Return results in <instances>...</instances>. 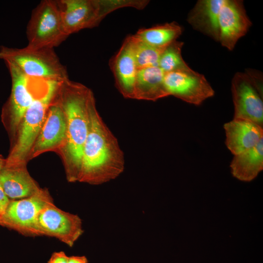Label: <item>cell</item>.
I'll return each instance as SVG.
<instances>
[{"label":"cell","instance_id":"obj_9","mask_svg":"<svg viewBox=\"0 0 263 263\" xmlns=\"http://www.w3.org/2000/svg\"><path fill=\"white\" fill-rule=\"evenodd\" d=\"M37 228L39 235L55 237L70 247L83 233L80 217L59 209L53 201L40 211L37 218Z\"/></svg>","mask_w":263,"mask_h":263},{"label":"cell","instance_id":"obj_24","mask_svg":"<svg viewBox=\"0 0 263 263\" xmlns=\"http://www.w3.org/2000/svg\"><path fill=\"white\" fill-rule=\"evenodd\" d=\"M10 199L6 195L4 192L1 185L0 183V212L3 215L5 211L10 202Z\"/></svg>","mask_w":263,"mask_h":263},{"label":"cell","instance_id":"obj_15","mask_svg":"<svg viewBox=\"0 0 263 263\" xmlns=\"http://www.w3.org/2000/svg\"><path fill=\"white\" fill-rule=\"evenodd\" d=\"M225 144L233 154L250 149L263 139V127L250 120L233 119L224 125Z\"/></svg>","mask_w":263,"mask_h":263},{"label":"cell","instance_id":"obj_19","mask_svg":"<svg viewBox=\"0 0 263 263\" xmlns=\"http://www.w3.org/2000/svg\"><path fill=\"white\" fill-rule=\"evenodd\" d=\"M230 168L237 179L244 181L254 179L263 169V139L254 147L235 155Z\"/></svg>","mask_w":263,"mask_h":263},{"label":"cell","instance_id":"obj_17","mask_svg":"<svg viewBox=\"0 0 263 263\" xmlns=\"http://www.w3.org/2000/svg\"><path fill=\"white\" fill-rule=\"evenodd\" d=\"M224 0H200L189 13L188 21L196 30L220 41L218 18Z\"/></svg>","mask_w":263,"mask_h":263},{"label":"cell","instance_id":"obj_21","mask_svg":"<svg viewBox=\"0 0 263 263\" xmlns=\"http://www.w3.org/2000/svg\"><path fill=\"white\" fill-rule=\"evenodd\" d=\"M137 69L158 66L160 56L165 49L151 46L134 35L130 36Z\"/></svg>","mask_w":263,"mask_h":263},{"label":"cell","instance_id":"obj_25","mask_svg":"<svg viewBox=\"0 0 263 263\" xmlns=\"http://www.w3.org/2000/svg\"><path fill=\"white\" fill-rule=\"evenodd\" d=\"M68 263H88V261L84 256H69Z\"/></svg>","mask_w":263,"mask_h":263},{"label":"cell","instance_id":"obj_16","mask_svg":"<svg viewBox=\"0 0 263 263\" xmlns=\"http://www.w3.org/2000/svg\"><path fill=\"white\" fill-rule=\"evenodd\" d=\"M0 183L6 195L12 200L28 197L41 189L25 165L5 166L0 172Z\"/></svg>","mask_w":263,"mask_h":263},{"label":"cell","instance_id":"obj_5","mask_svg":"<svg viewBox=\"0 0 263 263\" xmlns=\"http://www.w3.org/2000/svg\"><path fill=\"white\" fill-rule=\"evenodd\" d=\"M28 44L31 49L54 48L69 36L62 24L57 0H43L33 10L26 28Z\"/></svg>","mask_w":263,"mask_h":263},{"label":"cell","instance_id":"obj_11","mask_svg":"<svg viewBox=\"0 0 263 263\" xmlns=\"http://www.w3.org/2000/svg\"><path fill=\"white\" fill-rule=\"evenodd\" d=\"M5 62L12 80L11 93L5 111L9 117L11 131L15 133L25 112L36 98L44 91L46 85L42 91L35 92L31 84L34 78L27 76L13 64L7 61Z\"/></svg>","mask_w":263,"mask_h":263},{"label":"cell","instance_id":"obj_14","mask_svg":"<svg viewBox=\"0 0 263 263\" xmlns=\"http://www.w3.org/2000/svg\"><path fill=\"white\" fill-rule=\"evenodd\" d=\"M115 85L124 97L133 99L137 68L133 53L131 37L124 41L117 53L110 61Z\"/></svg>","mask_w":263,"mask_h":263},{"label":"cell","instance_id":"obj_12","mask_svg":"<svg viewBox=\"0 0 263 263\" xmlns=\"http://www.w3.org/2000/svg\"><path fill=\"white\" fill-rule=\"evenodd\" d=\"M218 22L219 41L229 50L234 49L237 41L246 34L251 25L243 1L237 0H224Z\"/></svg>","mask_w":263,"mask_h":263},{"label":"cell","instance_id":"obj_23","mask_svg":"<svg viewBox=\"0 0 263 263\" xmlns=\"http://www.w3.org/2000/svg\"><path fill=\"white\" fill-rule=\"evenodd\" d=\"M68 258L63 251L55 252L52 253L47 263H68Z\"/></svg>","mask_w":263,"mask_h":263},{"label":"cell","instance_id":"obj_3","mask_svg":"<svg viewBox=\"0 0 263 263\" xmlns=\"http://www.w3.org/2000/svg\"><path fill=\"white\" fill-rule=\"evenodd\" d=\"M61 81L47 80L44 91L25 112L18 129L17 141L5 166L25 165L41 130L49 107L56 97Z\"/></svg>","mask_w":263,"mask_h":263},{"label":"cell","instance_id":"obj_27","mask_svg":"<svg viewBox=\"0 0 263 263\" xmlns=\"http://www.w3.org/2000/svg\"><path fill=\"white\" fill-rule=\"evenodd\" d=\"M3 214L0 212V225H3Z\"/></svg>","mask_w":263,"mask_h":263},{"label":"cell","instance_id":"obj_8","mask_svg":"<svg viewBox=\"0 0 263 263\" xmlns=\"http://www.w3.org/2000/svg\"><path fill=\"white\" fill-rule=\"evenodd\" d=\"M234 106L233 119L250 120L263 127V102L261 86L252 76L238 72L232 81Z\"/></svg>","mask_w":263,"mask_h":263},{"label":"cell","instance_id":"obj_22","mask_svg":"<svg viewBox=\"0 0 263 263\" xmlns=\"http://www.w3.org/2000/svg\"><path fill=\"white\" fill-rule=\"evenodd\" d=\"M183 42L175 40L162 51L158 61L159 67L165 73L187 69L188 66L181 55Z\"/></svg>","mask_w":263,"mask_h":263},{"label":"cell","instance_id":"obj_10","mask_svg":"<svg viewBox=\"0 0 263 263\" xmlns=\"http://www.w3.org/2000/svg\"><path fill=\"white\" fill-rule=\"evenodd\" d=\"M164 84L169 95L196 105L214 94L205 76L190 68L165 73Z\"/></svg>","mask_w":263,"mask_h":263},{"label":"cell","instance_id":"obj_1","mask_svg":"<svg viewBox=\"0 0 263 263\" xmlns=\"http://www.w3.org/2000/svg\"><path fill=\"white\" fill-rule=\"evenodd\" d=\"M124 168V152L99 115L94 97L90 104L89 131L78 181L94 185L104 184L116 178Z\"/></svg>","mask_w":263,"mask_h":263},{"label":"cell","instance_id":"obj_4","mask_svg":"<svg viewBox=\"0 0 263 263\" xmlns=\"http://www.w3.org/2000/svg\"><path fill=\"white\" fill-rule=\"evenodd\" d=\"M0 58L13 64L30 78L59 81L69 78L66 68L53 48L31 49L1 46Z\"/></svg>","mask_w":263,"mask_h":263},{"label":"cell","instance_id":"obj_7","mask_svg":"<svg viewBox=\"0 0 263 263\" xmlns=\"http://www.w3.org/2000/svg\"><path fill=\"white\" fill-rule=\"evenodd\" d=\"M53 201L47 190L40 189L27 198L10 201L3 218V225L21 233L39 235L37 218L41 210Z\"/></svg>","mask_w":263,"mask_h":263},{"label":"cell","instance_id":"obj_2","mask_svg":"<svg viewBox=\"0 0 263 263\" xmlns=\"http://www.w3.org/2000/svg\"><path fill=\"white\" fill-rule=\"evenodd\" d=\"M93 98L91 89L69 78L60 82L55 98L66 118V138L61 151L69 182L78 181L83 147L89 131L90 104Z\"/></svg>","mask_w":263,"mask_h":263},{"label":"cell","instance_id":"obj_13","mask_svg":"<svg viewBox=\"0 0 263 263\" xmlns=\"http://www.w3.org/2000/svg\"><path fill=\"white\" fill-rule=\"evenodd\" d=\"M55 98L48 108L45 121L32 148L30 154L33 157L62 147L65 142L67 134L66 116Z\"/></svg>","mask_w":263,"mask_h":263},{"label":"cell","instance_id":"obj_6","mask_svg":"<svg viewBox=\"0 0 263 263\" xmlns=\"http://www.w3.org/2000/svg\"><path fill=\"white\" fill-rule=\"evenodd\" d=\"M57 2L68 36L97 26L108 14L121 8L119 0H59Z\"/></svg>","mask_w":263,"mask_h":263},{"label":"cell","instance_id":"obj_26","mask_svg":"<svg viewBox=\"0 0 263 263\" xmlns=\"http://www.w3.org/2000/svg\"><path fill=\"white\" fill-rule=\"evenodd\" d=\"M5 164L6 159H4L3 157L0 155V172L5 166Z\"/></svg>","mask_w":263,"mask_h":263},{"label":"cell","instance_id":"obj_20","mask_svg":"<svg viewBox=\"0 0 263 263\" xmlns=\"http://www.w3.org/2000/svg\"><path fill=\"white\" fill-rule=\"evenodd\" d=\"M182 31V28L176 22H172L139 29L134 36L151 46L164 49L176 40Z\"/></svg>","mask_w":263,"mask_h":263},{"label":"cell","instance_id":"obj_18","mask_svg":"<svg viewBox=\"0 0 263 263\" xmlns=\"http://www.w3.org/2000/svg\"><path fill=\"white\" fill-rule=\"evenodd\" d=\"M165 74L158 66L138 69L133 99L154 101L169 96L164 84Z\"/></svg>","mask_w":263,"mask_h":263}]
</instances>
